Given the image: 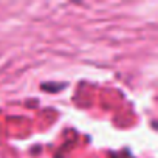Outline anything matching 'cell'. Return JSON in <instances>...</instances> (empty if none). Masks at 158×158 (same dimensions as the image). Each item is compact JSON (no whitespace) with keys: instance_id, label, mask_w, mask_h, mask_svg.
Returning <instances> with one entry per match:
<instances>
[]
</instances>
